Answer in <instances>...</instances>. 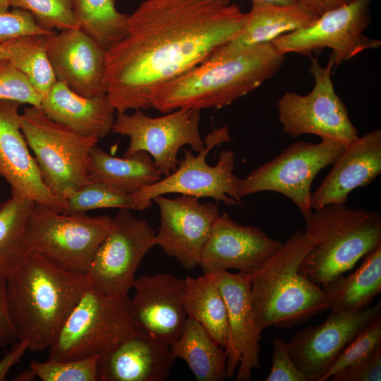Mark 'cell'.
Returning a JSON list of instances; mask_svg holds the SVG:
<instances>
[{"label":"cell","mask_w":381,"mask_h":381,"mask_svg":"<svg viewBox=\"0 0 381 381\" xmlns=\"http://www.w3.org/2000/svg\"><path fill=\"white\" fill-rule=\"evenodd\" d=\"M272 366L266 381H308L296 367L288 350L287 342L280 337L272 341Z\"/></svg>","instance_id":"obj_39"},{"label":"cell","mask_w":381,"mask_h":381,"mask_svg":"<svg viewBox=\"0 0 381 381\" xmlns=\"http://www.w3.org/2000/svg\"><path fill=\"white\" fill-rule=\"evenodd\" d=\"M184 307L188 318L199 322L226 349L228 341L226 306L213 274L185 279Z\"/></svg>","instance_id":"obj_29"},{"label":"cell","mask_w":381,"mask_h":381,"mask_svg":"<svg viewBox=\"0 0 381 381\" xmlns=\"http://www.w3.org/2000/svg\"><path fill=\"white\" fill-rule=\"evenodd\" d=\"M22 104L0 99V176L10 185L11 196L26 198L64 213V199L50 191L29 151L20 126Z\"/></svg>","instance_id":"obj_19"},{"label":"cell","mask_w":381,"mask_h":381,"mask_svg":"<svg viewBox=\"0 0 381 381\" xmlns=\"http://www.w3.org/2000/svg\"><path fill=\"white\" fill-rule=\"evenodd\" d=\"M247 17L230 0H145L105 51V93L116 112L152 108L155 88L236 36Z\"/></svg>","instance_id":"obj_1"},{"label":"cell","mask_w":381,"mask_h":381,"mask_svg":"<svg viewBox=\"0 0 381 381\" xmlns=\"http://www.w3.org/2000/svg\"><path fill=\"white\" fill-rule=\"evenodd\" d=\"M20 126L42 181L52 193L64 199L90 182V153L98 139L74 132L33 106L20 114Z\"/></svg>","instance_id":"obj_7"},{"label":"cell","mask_w":381,"mask_h":381,"mask_svg":"<svg viewBox=\"0 0 381 381\" xmlns=\"http://www.w3.org/2000/svg\"><path fill=\"white\" fill-rule=\"evenodd\" d=\"M227 310V378L248 381L253 370L261 368L262 330L254 316L248 274L224 271L213 274Z\"/></svg>","instance_id":"obj_17"},{"label":"cell","mask_w":381,"mask_h":381,"mask_svg":"<svg viewBox=\"0 0 381 381\" xmlns=\"http://www.w3.org/2000/svg\"><path fill=\"white\" fill-rule=\"evenodd\" d=\"M112 220L108 215L59 213L35 202L27 222V239L31 250L85 274Z\"/></svg>","instance_id":"obj_10"},{"label":"cell","mask_w":381,"mask_h":381,"mask_svg":"<svg viewBox=\"0 0 381 381\" xmlns=\"http://www.w3.org/2000/svg\"><path fill=\"white\" fill-rule=\"evenodd\" d=\"M170 349L176 358L188 365L196 380L222 381L227 378L226 349L195 320L187 318L181 334Z\"/></svg>","instance_id":"obj_28"},{"label":"cell","mask_w":381,"mask_h":381,"mask_svg":"<svg viewBox=\"0 0 381 381\" xmlns=\"http://www.w3.org/2000/svg\"><path fill=\"white\" fill-rule=\"evenodd\" d=\"M48 59L57 81L78 95H105V50L80 28L44 36Z\"/></svg>","instance_id":"obj_21"},{"label":"cell","mask_w":381,"mask_h":381,"mask_svg":"<svg viewBox=\"0 0 381 381\" xmlns=\"http://www.w3.org/2000/svg\"><path fill=\"white\" fill-rule=\"evenodd\" d=\"M45 35H27L11 60L44 97L57 81L45 49Z\"/></svg>","instance_id":"obj_33"},{"label":"cell","mask_w":381,"mask_h":381,"mask_svg":"<svg viewBox=\"0 0 381 381\" xmlns=\"http://www.w3.org/2000/svg\"><path fill=\"white\" fill-rule=\"evenodd\" d=\"M313 246L298 230L258 270L249 274L255 321L262 331L291 328L329 308L325 291L299 272Z\"/></svg>","instance_id":"obj_4"},{"label":"cell","mask_w":381,"mask_h":381,"mask_svg":"<svg viewBox=\"0 0 381 381\" xmlns=\"http://www.w3.org/2000/svg\"><path fill=\"white\" fill-rule=\"evenodd\" d=\"M10 0H0V13L6 12L9 10Z\"/></svg>","instance_id":"obj_47"},{"label":"cell","mask_w":381,"mask_h":381,"mask_svg":"<svg viewBox=\"0 0 381 381\" xmlns=\"http://www.w3.org/2000/svg\"><path fill=\"white\" fill-rule=\"evenodd\" d=\"M380 315V302L351 313L332 311L322 324L298 331L287 342L293 361L308 381H321L348 342Z\"/></svg>","instance_id":"obj_16"},{"label":"cell","mask_w":381,"mask_h":381,"mask_svg":"<svg viewBox=\"0 0 381 381\" xmlns=\"http://www.w3.org/2000/svg\"><path fill=\"white\" fill-rule=\"evenodd\" d=\"M167 114L152 117L141 110L116 112L111 130L130 140L123 157L145 151L165 176L176 169L178 152L183 146L188 145L196 152L205 148L199 132L200 110L180 109Z\"/></svg>","instance_id":"obj_13"},{"label":"cell","mask_w":381,"mask_h":381,"mask_svg":"<svg viewBox=\"0 0 381 381\" xmlns=\"http://www.w3.org/2000/svg\"><path fill=\"white\" fill-rule=\"evenodd\" d=\"M152 201L159 209L160 225L155 243L163 252L191 270L200 265L202 251L219 216L217 203L186 195L171 199L164 195Z\"/></svg>","instance_id":"obj_15"},{"label":"cell","mask_w":381,"mask_h":381,"mask_svg":"<svg viewBox=\"0 0 381 381\" xmlns=\"http://www.w3.org/2000/svg\"><path fill=\"white\" fill-rule=\"evenodd\" d=\"M381 349V315L359 331L344 347L321 381L373 354Z\"/></svg>","instance_id":"obj_35"},{"label":"cell","mask_w":381,"mask_h":381,"mask_svg":"<svg viewBox=\"0 0 381 381\" xmlns=\"http://www.w3.org/2000/svg\"><path fill=\"white\" fill-rule=\"evenodd\" d=\"M176 358L170 346L138 331L101 356L97 381H165Z\"/></svg>","instance_id":"obj_23"},{"label":"cell","mask_w":381,"mask_h":381,"mask_svg":"<svg viewBox=\"0 0 381 381\" xmlns=\"http://www.w3.org/2000/svg\"><path fill=\"white\" fill-rule=\"evenodd\" d=\"M304 219V232L313 246L299 272L315 284L322 285L343 275L381 246L377 212L332 204L313 210Z\"/></svg>","instance_id":"obj_5"},{"label":"cell","mask_w":381,"mask_h":381,"mask_svg":"<svg viewBox=\"0 0 381 381\" xmlns=\"http://www.w3.org/2000/svg\"><path fill=\"white\" fill-rule=\"evenodd\" d=\"M65 214H86L96 209L119 208L136 210L133 194L100 182L86 183L64 197Z\"/></svg>","instance_id":"obj_32"},{"label":"cell","mask_w":381,"mask_h":381,"mask_svg":"<svg viewBox=\"0 0 381 381\" xmlns=\"http://www.w3.org/2000/svg\"><path fill=\"white\" fill-rule=\"evenodd\" d=\"M133 288L130 315L133 328L170 346L179 337L188 318L185 279L170 273L143 275L135 279Z\"/></svg>","instance_id":"obj_18"},{"label":"cell","mask_w":381,"mask_h":381,"mask_svg":"<svg viewBox=\"0 0 381 381\" xmlns=\"http://www.w3.org/2000/svg\"><path fill=\"white\" fill-rule=\"evenodd\" d=\"M24 39L25 36H22L0 44V59L7 58L11 59L14 57L21 47Z\"/></svg>","instance_id":"obj_44"},{"label":"cell","mask_w":381,"mask_h":381,"mask_svg":"<svg viewBox=\"0 0 381 381\" xmlns=\"http://www.w3.org/2000/svg\"><path fill=\"white\" fill-rule=\"evenodd\" d=\"M334 66L332 54L325 66L313 58L309 68L315 81L313 90L305 95L287 92L278 100V119L284 133L291 138L316 135L344 147L358 137L345 104L334 90L331 78Z\"/></svg>","instance_id":"obj_11"},{"label":"cell","mask_w":381,"mask_h":381,"mask_svg":"<svg viewBox=\"0 0 381 381\" xmlns=\"http://www.w3.org/2000/svg\"><path fill=\"white\" fill-rule=\"evenodd\" d=\"M353 0H297L318 16L325 13L349 3Z\"/></svg>","instance_id":"obj_43"},{"label":"cell","mask_w":381,"mask_h":381,"mask_svg":"<svg viewBox=\"0 0 381 381\" xmlns=\"http://www.w3.org/2000/svg\"><path fill=\"white\" fill-rule=\"evenodd\" d=\"M332 381H380L381 349L332 376Z\"/></svg>","instance_id":"obj_40"},{"label":"cell","mask_w":381,"mask_h":381,"mask_svg":"<svg viewBox=\"0 0 381 381\" xmlns=\"http://www.w3.org/2000/svg\"><path fill=\"white\" fill-rule=\"evenodd\" d=\"M17 340L7 304L6 279L0 278V349Z\"/></svg>","instance_id":"obj_41"},{"label":"cell","mask_w":381,"mask_h":381,"mask_svg":"<svg viewBox=\"0 0 381 381\" xmlns=\"http://www.w3.org/2000/svg\"><path fill=\"white\" fill-rule=\"evenodd\" d=\"M285 54L272 42L236 47L228 42L202 62L153 90L152 108H222L259 87L282 66Z\"/></svg>","instance_id":"obj_2"},{"label":"cell","mask_w":381,"mask_h":381,"mask_svg":"<svg viewBox=\"0 0 381 381\" xmlns=\"http://www.w3.org/2000/svg\"><path fill=\"white\" fill-rule=\"evenodd\" d=\"M42 99V95L11 60L0 59V99L40 108Z\"/></svg>","instance_id":"obj_37"},{"label":"cell","mask_w":381,"mask_h":381,"mask_svg":"<svg viewBox=\"0 0 381 381\" xmlns=\"http://www.w3.org/2000/svg\"><path fill=\"white\" fill-rule=\"evenodd\" d=\"M155 234L130 210H120L88 267L85 275L90 284L107 295H128L143 259L155 246Z\"/></svg>","instance_id":"obj_12"},{"label":"cell","mask_w":381,"mask_h":381,"mask_svg":"<svg viewBox=\"0 0 381 381\" xmlns=\"http://www.w3.org/2000/svg\"><path fill=\"white\" fill-rule=\"evenodd\" d=\"M370 3L371 0H353L325 13L309 26L282 35L272 42L283 54L309 55L331 49L337 67L365 50L380 47V40L363 34L370 23Z\"/></svg>","instance_id":"obj_14"},{"label":"cell","mask_w":381,"mask_h":381,"mask_svg":"<svg viewBox=\"0 0 381 381\" xmlns=\"http://www.w3.org/2000/svg\"><path fill=\"white\" fill-rule=\"evenodd\" d=\"M89 181L111 186L129 194L162 179L152 157L145 151H138L119 158L105 152L95 145L90 153Z\"/></svg>","instance_id":"obj_26"},{"label":"cell","mask_w":381,"mask_h":381,"mask_svg":"<svg viewBox=\"0 0 381 381\" xmlns=\"http://www.w3.org/2000/svg\"><path fill=\"white\" fill-rule=\"evenodd\" d=\"M283 245L260 227L241 225L224 212L219 214L202 251L200 266L204 274L231 269L251 274Z\"/></svg>","instance_id":"obj_20"},{"label":"cell","mask_w":381,"mask_h":381,"mask_svg":"<svg viewBox=\"0 0 381 381\" xmlns=\"http://www.w3.org/2000/svg\"><path fill=\"white\" fill-rule=\"evenodd\" d=\"M231 140L229 130L224 126L205 136V148L197 155H193V150H183V157L174 171L133 194L136 210L147 209L155 197L171 193L198 198H212L230 206L242 205L236 190L238 177L233 172L235 153L232 150H222L214 166L206 162V156L212 148Z\"/></svg>","instance_id":"obj_8"},{"label":"cell","mask_w":381,"mask_h":381,"mask_svg":"<svg viewBox=\"0 0 381 381\" xmlns=\"http://www.w3.org/2000/svg\"><path fill=\"white\" fill-rule=\"evenodd\" d=\"M80 28L105 51L127 32L129 14L116 9L115 0H75Z\"/></svg>","instance_id":"obj_31"},{"label":"cell","mask_w":381,"mask_h":381,"mask_svg":"<svg viewBox=\"0 0 381 381\" xmlns=\"http://www.w3.org/2000/svg\"><path fill=\"white\" fill-rule=\"evenodd\" d=\"M40 109L52 120L98 140L111 133L116 113L106 94L86 97L59 81L43 97Z\"/></svg>","instance_id":"obj_24"},{"label":"cell","mask_w":381,"mask_h":381,"mask_svg":"<svg viewBox=\"0 0 381 381\" xmlns=\"http://www.w3.org/2000/svg\"><path fill=\"white\" fill-rule=\"evenodd\" d=\"M128 295L109 296L85 289L49 348V360L102 356L135 332Z\"/></svg>","instance_id":"obj_6"},{"label":"cell","mask_w":381,"mask_h":381,"mask_svg":"<svg viewBox=\"0 0 381 381\" xmlns=\"http://www.w3.org/2000/svg\"><path fill=\"white\" fill-rule=\"evenodd\" d=\"M344 147L332 140H322L318 143L297 141L246 178H238V195L241 199L262 191L279 193L293 201L305 219L313 210L311 186L315 177L332 165Z\"/></svg>","instance_id":"obj_9"},{"label":"cell","mask_w":381,"mask_h":381,"mask_svg":"<svg viewBox=\"0 0 381 381\" xmlns=\"http://www.w3.org/2000/svg\"><path fill=\"white\" fill-rule=\"evenodd\" d=\"M100 356L69 360L32 361L30 363L42 381H97V367Z\"/></svg>","instance_id":"obj_36"},{"label":"cell","mask_w":381,"mask_h":381,"mask_svg":"<svg viewBox=\"0 0 381 381\" xmlns=\"http://www.w3.org/2000/svg\"><path fill=\"white\" fill-rule=\"evenodd\" d=\"M89 284L85 274L31 250L6 279L8 308L17 340L27 341L33 352L49 349Z\"/></svg>","instance_id":"obj_3"},{"label":"cell","mask_w":381,"mask_h":381,"mask_svg":"<svg viewBox=\"0 0 381 381\" xmlns=\"http://www.w3.org/2000/svg\"><path fill=\"white\" fill-rule=\"evenodd\" d=\"M35 202L11 197L0 203V278L7 279L25 262L31 249L27 222Z\"/></svg>","instance_id":"obj_30"},{"label":"cell","mask_w":381,"mask_h":381,"mask_svg":"<svg viewBox=\"0 0 381 381\" xmlns=\"http://www.w3.org/2000/svg\"><path fill=\"white\" fill-rule=\"evenodd\" d=\"M329 174L311 194L313 210L345 204L349 194L370 184L381 174V130L358 137L345 147Z\"/></svg>","instance_id":"obj_22"},{"label":"cell","mask_w":381,"mask_h":381,"mask_svg":"<svg viewBox=\"0 0 381 381\" xmlns=\"http://www.w3.org/2000/svg\"><path fill=\"white\" fill-rule=\"evenodd\" d=\"M10 7L30 12L37 25L47 31L80 28L75 0H10Z\"/></svg>","instance_id":"obj_34"},{"label":"cell","mask_w":381,"mask_h":381,"mask_svg":"<svg viewBox=\"0 0 381 381\" xmlns=\"http://www.w3.org/2000/svg\"><path fill=\"white\" fill-rule=\"evenodd\" d=\"M318 17L298 2L252 4L241 30L229 42L236 47L272 42L282 35L309 26Z\"/></svg>","instance_id":"obj_25"},{"label":"cell","mask_w":381,"mask_h":381,"mask_svg":"<svg viewBox=\"0 0 381 381\" xmlns=\"http://www.w3.org/2000/svg\"><path fill=\"white\" fill-rule=\"evenodd\" d=\"M28 350V345L25 341L18 339L12 344L11 348L0 360V381L6 380L11 369L20 361Z\"/></svg>","instance_id":"obj_42"},{"label":"cell","mask_w":381,"mask_h":381,"mask_svg":"<svg viewBox=\"0 0 381 381\" xmlns=\"http://www.w3.org/2000/svg\"><path fill=\"white\" fill-rule=\"evenodd\" d=\"M35 371L29 368L28 369L20 373L15 378V381H33L37 378Z\"/></svg>","instance_id":"obj_45"},{"label":"cell","mask_w":381,"mask_h":381,"mask_svg":"<svg viewBox=\"0 0 381 381\" xmlns=\"http://www.w3.org/2000/svg\"><path fill=\"white\" fill-rule=\"evenodd\" d=\"M54 32L40 28L32 15L25 10L12 8L0 13V44L22 36L48 35Z\"/></svg>","instance_id":"obj_38"},{"label":"cell","mask_w":381,"mask_h":381,"mask_svg":"<svg viewBox=\"0 0 381 381\" xmlns=\"http://www.w3.org/2000/svg\"><path fill=\"white\" fill-rule=\"evenodd\" d=\"M252 4H291L297 3V0H250Z\"/></svg>","instance_id":"obj_46"},{"label":"cell","mask_w":381,"mask_h":381,"mask_svg":"<svg viewBox=\"0 0 381 381\" xmlns=\"http://www.w3.org/2000/svg\"><path fill=\"white\" fill-rule=\"evenodd\" d=\"M353 272L322 284L332 311L351 313L369 306L381 291V246L363 258Z\"/></svg>","instance_id":"obj_27"}]
</instances>
